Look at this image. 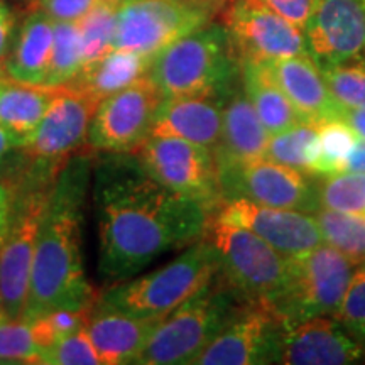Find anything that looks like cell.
Returning <instances> with one entry per match:
<instances>
[{"label": "cell", "mask_w": 365, "mask_h": 365, "mask_svg": "<svg viewBox=\"0 0 365 365\" xmlns=\"http://www.w3.org/2000/svg\"><path fill=\"white\" fill-rule=\"evenodd\" d=\"M103 156L91 176L100 279H130L163 254L203 239L208 208L154 181L134 153Z\"/></svg>", "instance_id": "obj_1"}, {"label": "cell", "mask_w": 365, "mask_h": 365, "mask_svg": "<svg viewBox=\"0 0 365 365\" xmlns=\"http://www.w3.org/2000/svg\"><path fill=\"white\" fill-rule=\"evenodd\" d=\"M93 158L71 156L54 180L36 242L29 296L22 319L53 309H85L100 296L85 272L81 227Z\"/></svg>", "instance_id": "obj_2"}, {"label": "cell", "mask_w": 365, "mask_h": 365, "mask_svg": "<svg viewBox=\"0 0 365 365\" xmlns=\"http://www.w3.org/2000/svg\"><path fill=\"white\" fill-rule=\"evenodd\" d=\"M149 76L163 97H228L240 78V61L223 24L200 27L154 58Z\"/></svg>", "instance_id": "obj_3"}, {"label": "cell", "mask_w": 365, "mask_h": 365, "mask_svg": "<svg viewBox=\"0 0 365 365\" xmlns=\"http://www.w3.org/2000/svg\"><path fill=\"white\" fill-rule=\"evenodd\" d=\"M218 274L220 259L212 242L203 237L166 266L112 284L100 299L135 317L163 319L202 293L217 279Z\"/></svg>", "instance_id": "obj_4"}, {"label": "cell", "mask_w": 365, "mask_h": 365, "mask_svg": "<svg viewBox=\"0 0 365 365\" xmlns=\"http://www.w3.org/2000/svg\"><path fill=\"white\" fill-rule=\"evenodd\" d=\"M244 303L218 274L202 293L159 319L135 364L191 365Z\"/></svg>", "instance_id": "obj_5"}, {"label": "cell", "mask_w": 365, "mask_h": 365, "mask_svg": "<svg viewBox=\"0 0 365 365\" xmlns=\"http://www.w3.org/2000/svg\"><path fill=\"white\" fill-rule=\"evenodd\" d=\"M58 175L31 164L16 181V210L0 247V309L11 319H22L29 296L31 272L41 218Z\"/></svg>", "instance_id": "obj_6"}, {"label": "cell", "mask_w": 365, "mask_h": 365, "mask_svg": "<svg viewBox=\"0 0 365 365\" xmlns=\"http://www.w3.org/2000/svg\"><path fill=\"white\" fill-rule=\"evenodd\" d=\"M205 237L220 259V276L245 303H267L281 293L289 257L247 228L210 217Z\"/></svg>", "instance_id": "obj_7"}, {"label": "cell", "mask_w": 365, "mask_h": 365, "mask_svg": "<svg viewBox=\"0 0 365 365\" xmlns=\"http://www.w3.org/2000/svg\"><path fill=\"white\" fill-rule=\"evenodd\" d=\"M355 267L349 257L328 244L293 255L284 286L271 307L284 323L333 314L344 299Z\"/></svg>", "instance_id": "obj_8"}, {"label": "cell", "mask_w": 365, "mask_h": 365, "mask_svg": "<svg viewBox=\"0 0 365 365\" xmlns=\"http://www.w3.org/2000/svg\"><path fill=\"white\" fill-rule=\"evenodd\" d=\"M215 14L200 0H120L113 48L154 59L178 39L207 26Z\"/></svg>", "instance_id": "obj_9"}, {"label": "cell", "mask_w": 365, "mask_h": 365, "mask_svg": "<svg viewBox=\"0 0 365 365\" xmlns=\"http://www.w3.org/2000/svg\"><path fill=\"white\" fill-rule=\"evenodd\" d=\"M134 154L159 185L196 200L212 213L222 202L220 175L212 149L175 137L149 135Z\"/></svg>", "instance_id": "obj_10"}, {"label": "cell", "mask_w": 365, "mask_h": 365, "mask_svg": "<svg viewBox=\"0 0 365 365\" xmlns=\"http://www.w3.org/2000/svg\"><path fill=\"white\" fill-rule=\"evenodd\" d=\"M163 98L159 86L145 75L100 100L91 115L86 144L102 154L135 153L150 135Z\"/></svg>", "instance_id": "obj_11"}, {"label": "cell", "mask_w": 365, "mask_h": 365, "mask_svg": "<svg viewBox=\"0 0 365 365\" xmlns=\"http://www.w3.org/2000/svg\"><path fill=\"white\" fill-rule=\"evenodd\" d=\"M284 319L267 303H244L191 365L277 364Z\"/></svg>", "instance_id": "obj_12"}, {"label": "cell", "mask_w": 365, "mask_h": 365, "mask_svg": "<svg viewBox=\"0 0 365 365\" xmlns=\"http://www.w3.org/2000/svg\"><path fill=\"white\" fill-rule=\"evenodd\" d=\"M97 100L71 85L58 86L43 120L19 145L26 161L61 170L81 145L86 144Z\"/></svg>", "instance_id": "obj_13"}, {"label": "cell", "mask_w": 365, "mask_h": 365, "mask_svg": "<svg viewBox=\"0 0 365 365\" xmlns=\"http://www.w3.org/2000/svg\"><path fill=\"white\" fill-rule=\"evenodd\" d=\"M222 200L244 196L274 208L314 213L319 208L317 185L301 173L267 158L218 170Z\"/></svg>", "instance_id": "obj_14"}, {"label": "cell", "mask_w": 365, "mask_h": 365, "mask_svg": "<svg viewBox=\"0 0 365 365\" xmlns=\"http://www.w3.org/2000/svg\"><path fill=\"white\" fill-rule=\"evenodd\" d=\"M239 61L271 63L309 54L304 31L250 0H232L223 12Z\"/></svg>", "instance_id": "obj_15"}, {"label": "cell", "mask_w": 365, "mask_h": 365, "mask_svg": "<svg viewBox=\"0 0 365 365\" xmlns=\"http://www.w3.org/2000/svg\"><path fill=\"white\" fill-rule=\"evenodd\" d=\"M223 222L247 228L286 257L308 252L325 244L313 213L274 208L244 196L222 200L212 213Z\"/></svg>", "instance_id": "obj_16"}, {"label": "cell", "mask_w": 365, "mask_h": 365, "mask_svg": "<svg viewBox=\"0 0 365 365\" xmlns=\"http://www.w3.org/2000/svg\"><path fill=\"white\" fill-rule=\"evenodd\" d=\"M304 38L319 68L365 63V0H317Z\"/></svg>", "instance_id": "obj_17"}, {"label": "cell", "mask_w": 365, "mask_h": 365, "mask_svg": "<svg viewBox=\"0 0 365 365\" xmlns=\"http://www.w3.org/2000/svg\"><path fill=\"white\" fill-rule=\"evenodd\" d=\"M365 360V345L354 339L331 314L284 323L277 364L346 365Z\"/></svg>", "instance_id": "obj_18"}, {"label": "cell", "mask_w": 365, "mask_h": 365, "mask_svg": "<svg viewBox=\"0 0 365 365\" xmlns=\"http://www.w3.org/2000/svg\"><path fill=\"white\" fill-rule=\"evenodd\" d=\"M218 95L164 97L154 117L150 135L175 137L215 149L222 135L223 105Z\"/></svg>", "instance_id": "obj_19"}, {"label": "cell", "mask_w": 365, "mask_h": 365, "mask_svg": "<svg viewBox=\"0 0 365 365\" xmlns=\"http://www.w3.org/2000/svg\"><path fill=\"white\" fill-rule=\"evenodd\" d=\"M286 97L293 103L301 120L319 125L339 118L341 105L333 98L323 73L312 54H299L264 63Z\"/></svg>", "instance_id": "obj_20"}, {"label": "cell", "mask_w": 365, "mask_h": 365, "mask_svg": "<svg viewBox=\"0 0 365 365\" xmlns=\"http://www.w3.org/2000/svg\"><path fill=\"white\" fill-rule=\"evenodd\" d=\"M159 323L113 308L98 298L91 308L85 330L93 341L102 365L135 364L150 333Z\"/></svg>", "instance_id": "obj_21"}, {"label": "cell", "mask_w": 365, "mask_h": 365, "mask_svg": "<svg viewBox=\"0 0 365 365\" xmlns=\"http://www.w3.org/2000/svg\"><path fill=\"white\" fill-rule=\"evenodd\" d=\"M269 137L271 134L259 118L242 83L235 86L223 105L222 135L213 149L218 170L266 158Z\"/></svg>", "instance_id": "obj_22"}, {"label": "cell", "mask_w": 365, "mask_h": 365, "mask_svg": "<svg viewBox=\"0 0 365 365\" xmlns=\"http://www.w3.org/2000/svg\"><path fill=\"white\" fill-rule=\"evenodd\" d=\"M54 21L41 9L31 12L14 36L4 71L12 80L44 85L53 51Z\"/></svg>", "instance_id": "obj_23"}, {"label": "cell", "mask_w": 365, "mask_h": 365, "mask_svg": "<svg viewBox=\"0 0 365 365\" xmlns=\"http://www.w3.org/2000/svg\"><path fill=\"white\" fill-rule=\"evenodd\" d=\"M56 88L31 85L0 76V125L17 140V149L33 134L54 97Z\"/></svg>", "instance_id": "obj_24"}, {"label": "cell", "mask_w": 365, "mask_h": 365, "mask_svg": "<svg viewBox=\"0 0 365 365\" xmlns=\"http://www.w3.org/2000/svg\"><path fill=\"white\" fill-rule=\"evenodd\" d=\"M240 83L271 135L279 134L303 122L264 63L242 61Z\"/></svg>", "instance_id": "obj_25"}, {"label": "cell", "mask_w": 365, "mask_h": 365, "mask_svg": "<svg viewBox=\"0 0 365 365\" xmlns=\"http://www.w3.org/2000/svg\"><path fill=\"white\" fill-rule=\"evenodd\" d=\"M154 59L129 49L113 48L100 61L80 73L71 86L83 90L91 98L103 100L108 95L120 91L143 76L149 75Z\"/></svg>", "instance_id": "obj_26"}, {"label": "cell", "mask_w": 365, "mask_h": 365, "mask_svg": "<svg viewBox=\"0 0 365 365\" xmlns=\"http://www.w3.org/2000/svg\"><path fill=\"white\" fill-rule=\"evenodd\" d=\"M319 153L318 125L299 122L269 137L266 158L307 175H313Z\"/></svg>", "instance_id": "obj_27"}, {"label": "cell", "mask_w": 365, "mask_h": 365, "mask_svg": "<svg viewBox=\"0 0 365 365\" xmlns=\"http://www.w3.org/2000/svg\"><path fill=\"white\" fill-rule=\"evenodd\" d=\"M325 244L331 245L355 266L365 264V215L318 208L313 213Z\"/></svg>", "instance_id": "obj_28"}, {"label": "cell", "mask_w": 365, "mask_h": 365, "mask_svg": "<svg viewBox=\"0 0 365 365\" xmlns=\"http://www.w3.org/2000/svg\"><path fill=\"white\" fill-rule=\"evenodd\" d=\"M81 70H83V46H81L78 22L54 21L51 61L44 85L51 88L70 85L78 78Z\"/></svg>", "instance_id": "obj_29"}, {"label": "cell", "mask_w": 365, "mask_h": 365, "mask_svg": "<svg viewBox=\"0 0 365 365\" xmlns=\"http://www.w3.org/2000/svg\"><path fill=\"white\" fill-rule=\"evenodd\" d=\"M117 7L98 0L86 16L78 21L81 46H83V70L100 61L113 49L117 26ZM81 70V71H83Z\"/></svg>", "instance_id": "obj_30"}, {"label": "cell", "mask_w": 365, "mask_h": 365, "mask_svg": "<svg viewBox=\"0 0 365 365\" xmlns=\"http://www.w3.org/2000/svg\"><path fill=\"white\" fill-rule=\"evenodd\" d=\"M357 134L340 118H333L318 125L319 153L313 175L330 176L344 173L346 158L354 149Z\"/></svg>", "instance_id": "obj_31"}, {"label": "cell", "mask_w": 365, "mask_h": 365, "mask_svg": "<svg viewBox=\"0 0 365 365\" xmlns=\"http://www.w3.org/2000/svg\"><path fill=\"white\" fill-rule=\"evenodd\" d=\"M319 208L365 215V173H339L317 182Z\"/></svg>", "instance_id": "obj_32"}, {"label": "cell", "mask_w": 365, "mask_h": 365, "mask_svg": "<svg viewBox=\"0 0 365 365\" xmlns=\"http://www.w3.org/2000/svg\"><path fill=\"white\" fill-rule=\"evenodd\" d=\"M44 350L26 319H0V364H41Z\"/></svg>", "instance_id": "obj_33"}, {"label": "cell", "mask_w": 365, "mask_h": 365, "mask_svg": "<svg viewBox=\"0 0 365 365\" xmlns=\"http://www.w3.org/2000/svg\"><path fill=\"white\" fill-rule=\"evenodd\" d=\"M91 308L53 309V312L26 319L31 325V330L34 333V339L38 341V345L44 350V357L46 352H48L49 349H53L63 336L70 335V333L81 330V328L86 327Z\"/></svg>", "instance_id": "obj_34"}, {"label": "cell", "mask_w": 365, "mask_h": 365, "mask_svg": "<svg viewBox=\"0 0 365 365\" xmlns=\"http://www.w3.org/2000/svg\"><path fill=\"white\" fill-rule=\"evenodd\" d=\"M328 90L341 107L365 110V63L319 68Z\"/></svg>", "instance_id": "obj_35"}, {"label": "cell", "mask_w": 365, "mask_h": 365, "mask_svg": "<svg viewBox=\"0 0 365 365\" xmlns=\"http://www.w3.org/2000/svg\"><path fill=\"white\" fill-rule=\"evenodd\" d=\"M331 317L365 345V264L355 267L344 299Z\"/></svg>", "instance_id": "obj_36"}, {"label": "cell", "mask_w": 365, "mask_h": 365, "mask_svg": "<svg viewBox=\"0 0 365 365\" xmlns=\"http://www.w3.org/2000/svg\"><path fill=\"white\" fill-rule=\"evenodd\" d=\"M43 365H102L100 355L85 328L63 336L46 352Z\"/></svg>", "instance_id": "obj_37"}, {"label": "cell", "mask_w": 365, "mask_h": 365, "mask_svg": "<svg viewBox=\"0 0 365 365\" xmlns=\"http://www.w3.org/2000/svg\"><path fill=\"white\" fill-rule=\"evenodd\" d=\"M250 2L269 9L304 31L317 0H250Z\"/></svg>", "instance_id": "obj_38"}, {"label": "cell", "mask_w": 365, "mask_h": 365, "mask_svg": "<svg viewBox=\"0 0 365 365\" xmlns=\"http://www.w3.org/2000/svg\"><path fill=\"white\" fill-rule=\"evenodd\" d=\"M98 0H39V9L53 21L78 22Z\"/></svg>", "instance_id": "obj_39"}, {"label": "cell", "mask_w": 365, "mask_h": 365, "mask_svg": "<svg viewBox=\"0 0 365 365\" xmlns=\"http://www.w3.org/2000/svg\"><path fill=\"white\" fill-rule=\"evenodd\" d=\"M16 193L17 188L14 178L0 180V247L6 240L9 228H11L14 210H16Z\"/></svg>", "instance_id": "obj_40"}, {"label": "cell", "mask_w": 365, "mask_h": 365, "mask_svg": "<svg viewBox=\"0 0 365 365\" xmlns=\"http://www.w3.org/2000/svg\"><path fill=\"white\" fill-rule=\"evenodd\" d=\"M14 27H16V17L9 9L7 4L0 2V76L6 75L4 71V63L14 41Z\"/></svg>", "instance_id": "obj_41"}, {"label": "cell", "mask_w": 365, "mask_h": 365, "mask_svg": "<svg viewBox=\"0 0 365 365\" xmlns=\"http://www.w3.org/2000/svg\"><path fill=\"white\" fill-rule=\"evenodd\" d=\"M344 173H365V139L357 137L354 149L346 158Z\"/></svg>", "instance_id": "obj_42"}, {"label": "cell", "mask_w": 365, "mask_h": 365, "mask_svg": "<svg viewBox=\"0 0 365 365\" xmlns=\"http://www.w3.org/2000/svg\"><path fill=\"white\" fill-rule=\"evenodd\" d=\"M12 150H17V140L14 139L11 132L0 125V168H2V164L7 161L9 154H11Z\"/></svg>", "instance_id": "obj_43"}, {"label": "cell", "mask_w": 365, "mask_h": 365, "mask_svg": "<svg viewBox=\"0 0 365 365\" xmlns=\"http://www.w3.org/2000/svg\"><path fill=\"white\" fill-rule=\"evenodd\" d=\"M200 2L208 6L210 9H213L215 12L222 11V9H225L228 6V0H200Z\"/></svg>", "instance_id": "obj_44"}, {"label": "cell", "mask_w": 365, "mask_h": 365, "mask_svg": "<svg viewBox=\"0 0 365 365\" xmlns=\"http://www.w3.org/2000/svg\"><path fill=\"white\" fill-rule=\"evenodd\" d=\"M102 2H107V4H113V6H118V4H120V0H102Z\"/></svg>", "instance_id": "obj_45"}]
</instances>
